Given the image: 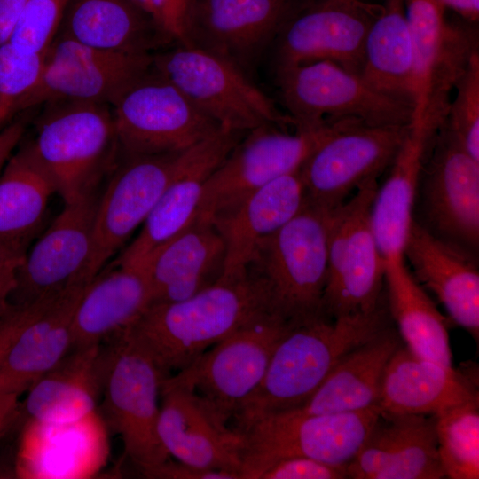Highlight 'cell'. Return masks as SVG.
<instances>
[{
	"instance_id": "1",
	"label": "cell",
	"mask_w": 479,
	"mask_h": 479,
	"mask_svg": "<svg viewBox=\"0 0 479 479\" xmlns=\"http://www.w3.org/2000/svg\"><path fill=\"white\" fill-rule=\"evenodd\" d=\"M270 311L260 283L247 271L181 301L151 303L128 327L165 377Z\"/></svg>"
},
{
	"instance_id": "2",
	"label": "cell",
	"mask_w": 479,
	"mask_h": 479,
	"mask_svg": "<svg viewBox=\"0 0 479 479\" xmlns=\"http://www.w3.org/2000/svg\"><path fill=\"white\" fill-rule=\"evenodd\" d=\"M393 323L385 296L369 312L291 327L273 350L258 387L234 416L235 428L240 431L264 415L301 406L348 353Z\"/></svg>"
},
{
	"instance_id": "3",
	"label": "cell",
	"mask_w": 479,
	"mask_h": 479,
	"mask_svg": "<svg viewBox=\"0 0 479 479\" xmlns=\"http://www.w3.org/2000/svg\"><path fill=\"white\" fill-rule=\"evenodd\" d=\"M327 222L328 212L305 204L256 245L246 266L262 286L271 313L291 326L327 318Z\"/></svg>"
},
{
	"instance_id": "4",
	"label": "cell",
	"mask_w": 479,
	"mask_h": 479,
	"mask_svg": "<svg viewBox=\"0 0 479 479\" xmlns=\"http://www.w3.org/2000/svg\"><path fill=\"white\" fill-rule=\"evenodd\" d=\"M27 144L64 203L98 192L121 152L109 105L59 100L46 103Z\"/></svg>"
},
{
	"instance_id": "5",
	"label": "cell",
	"mask_w": 479,
	"mask_h": 479,
	"mask_svg": "<svg viewBox=\"0 0 479 479\" xmlns=\"http://www.w3.org/2000/svg\"><path fill=\"white\" fill-rule=\"evenodd\" d=\"M153 68L223 129L247 132L272 124L294 127L292 118L232 61L193 44L153 54Z\"/></svg>"
},
{
	"instance_id": "6",
	"label": "cell",
	"mask_w": 479,
	"mask_h": 479,
	"mask_svg": "<svg viewBox=\"0 0 479 479\" xmlns=\"http://www.w3.org/2000/svg\"><path fill=\"white\" fill-rule=\"evenodd\" d=\"M378 405L344 413L308 414L287 410L264 415L241 432V479H257L274 462L309 457L346 466L357 455L375 424Z\"/></svg>"
},
{
	"instance_id": "7",
	"label": "cell",
	"mask_w": 479,
	"mask_h": 479,
	"mask_svg": "<svg viewBox=\"0 0 479 479\" xmlns=\"http://www.w3.org/2000/svg\"><path fill=\"white\" fill-rule=\"evenodd\" d=\"M378 187L370 181L328 212L324 312L329 319L372 311L386 295V262L371 221Z\"/></svg>"
},
{
	"instance_id": "8",
	"label": "cell",
	"mask_w": 479,
	"mask_h": 479,
	"mask_svg": "<svg viewBox=\"0 0 479 479\" xmlns=\"http://www.w3.org/2000/svg\"><path fill=\"white\" fill-rule=\"evenodd\" d=\"M342 120L294 132L272 124L246 132L207 179L196 218L211 221L273 180L300 169Z\"/></svg>"
},
{
	"instance_id": "9",
	"label": "cell",
	"mask_w": 479,
	"mask_h": 479,
	"mask_svg": "<svg viewBox=\"0 0 479 479\" xmlns=\"http://www.w3.org/2000/svg\"><path fill=\"white\" fill-rule=\"evenodd\" d=\"M412 220L434 236L478 255L479 161L444 120L422 164Z\"/></svg>"
},
{
	"instance_id": "10",
	"label": "cell",
	"mask_w": 479,
	"mask_h": 479,
	"mask_svg": "<svg viewBox=\"0 0 479 479\" xmlns=\"http://www.w3.org/2000/svg\"><path fill=\"white\" fill-rule=\"evenodd\" d=\"M111 106L125 156L181 153L223 129L153 66Z\"/></svg>"
},
{
	"instance_id": "11",
	"label": "cell",
	"mask_w": 479,
	"mask_h": 479,
	"mask_svg": "<svg viewBox=\"0 0 479 479\" xmlns=\"http://www.w3.org/2000/svg\"><path fill=\"white\" fill-rule=\"evenodd\" d=\"M279 94L294 129L327 120L357 119L372 125H409L413 108L389 97L337 64L321 60L275 68Z\"/></svg>"
},
{
	"instance_id": "12",
	"label": "cell",
	"mask_w": 479,
	"mask_h": 479,
	"mask_svg": "<svg viewBox=\"0 0 479 479\" xmlns=\"http://www.w3.org/2000/svg\"><path fill=\"white\" fill-rule=\"evenodd\" d=\"M409 125L342 120L300 169L305 204L329 212L377 180L392 164Z\"/></svg>"
},
{
	"instance_id": "13",
	"label": "cell",
	"mask_w": 479,
	"mask_h": 479,
	"mask_svg": "<svg viewBox=\"0 0 479 479\" xmlns=\"http://www.w3.org/2000/svg\"><path fill=\"white\" fill-rule=\"evenodd\" d=\"M164 377L128 328L114 334L103 419L121 436L125 455L145 476L170 459L158 435Z\"/></svg>"
},
{
	"instance_id": "14",
	"label": "cell",
	"mask_w": 479,
	"mask_h": 479,
	"mask_svg": "<svg viewBox=\"0 0 479 479\" xmlns=\"http://www.w3.org/2000/svg\"><path fill=\"white\" fill-rule=\"evenodd\" d=\"M291 327L277 317L267 315L239 329L185 368L164 379L193 390L229 421L258 387L273 350Z\"/></svg>"
},
{
	"instance_id": "15",
	"label": "cell",
	"mask_w": 479,
	"mask_h": 479,
	"mask_svg": "<svg viewBox=\"0 0 479 479\" xmlns=\"http://www.w3.org/2000/svg\"><path fill=\"white\" fill-rule=\"evenodd\" d=\"M184 152L123 155L117 163L95 213L92 246L84 271L88 284L143 224L177 175Z\"/></svg>"
},
{
	"instance_id": "16",
	"label": "cell",
	"mask_w": 479,
	"mask_h": 479,
	"mask_svg": "<svg viewBox=\"0 0 479 479\" xmlns=\"http://www.w3.org/2000/svg\"><path fill=\"white\" fill-rule=\"evenodd\" d=\"M415 56V102L412 120L441 123L449 95L478 51L477 33L445 18L440 0H404Z\"/></svg>"
},
{
	"instance_id": "17",
	"label": "cell",
	"mask_w": 479,
	"mask_h": 479,
	"mask_svg": "<svg viewBox=\"0 0 479 479\" xmlns=\"http://www.w3.org/2000/svg\"><path fill=\"white\" fill-rule=\"evenodd\" d=\"M381 4L361 0H312L283 27L275 68L328 60L360 75L369 28Z\"/></svg>"
},
{
	"instance_id": "18",
	"label": "cell",
	"mask_w": 479,
	"mask_h": 479,
	"mask_svg": "<svg viewBox=\"0 0 479 479\" xmlns=\"http://www.w3.org/2000/svg\"><path fill=\"white\" fill-rule=\"evenodd\" d=\"M153 54L93 48L56 35L45 53L35 88L18 110L70 100L112 105L122 90L152 67Z\"/></svg>"
},
{
	"instance_id": "19",
	"label": "cell",
	"mask_w": 479,
	"mask_h": 479,
	"mask_svg": "<svg viewBox=\"0 0 479 479\" xmlns=\"http://www.w3.org/2000/svg\"><path fill=\"white\" fill-rule=\"evenodd\" d=\"M312 0H196L189 44L252 74L286 24Z\"/></svg>"
},
{
	"instance_id": "20",
	"label": "cell",
	"mask_w": 479,
	"mask_h": 479,
	"mask_svg": "<svg viewBox=\"0 0 479 479\" xmlns=\"http://www.w3.org/2000/svg\"><path fill=\"white\" fill-rule=\"evenodd\" d=\"M98 192L64 203V208L34 244L16 271L10 303L25 305L58 294L84 280Z\"/></svg>"
},
{
	"instance_id": "21",
	"label": "cell",
	"mask_w": 479,
	"mask_h": 479,
	"mask_svg": "<svg viewBox=\"0 0 479 479\" xmlns=\"http://www.w3.org/2000/svg\"><path fill=\"white\" fill-rule=\"evenodd\" d=\"M161 398L158 435L168 454L196 467L236 473L241 479L243 434L231 428L193 390L164 378Z\"/></svg>"
},
{
	"instance_id": "22",
	"label": "cell",
	"mask_w": 479,
	"mask_h": 479,
	"mask_svg": "<svg viewBox=\"0 0 479 479\" xmlns=\"http://www.w3.org/2000/svg\"><path fill=\"white\" fill-rule=\"evenodd\" d=\"M245 132L222 129L187 149L179 169L169 184L134 240L113 263L142 265L195 218L204 185Z\"/></svg>"
},
{
	"instance_id": "23",
	"label": "cell",
	"mask_w": 479,
	"mask_h": 479,
	"mask_svg": "<svg viewBox=\"0 0 479 479\" xmlns=\"http://www.w3.org/2000/svg\"><path fill=\"white\" fill-rule=\"evenodd\" d=\"M108 455L107 425L98 411L66 422L27 419L16 470L21 478H90L103 468Z\"/></svg>"
},
{
	"instance_id": "24",
	"label": "cell",
	"mask_w": 479,
	"mask_h": 479,
	"mask_svg": "<svg viewBox=\"0 0 479 479\" xmlns=\"http://www.w3.org/2000/svg\"><path fill=\"white\" fill-rule=\"evenodd\" d=\"M352 479H442L434 415L381 411L364 444L347 465Z\"/></svg>"
},
{
	"instance_id": "25",
	"label": "cell",
	"mask_w": 479,
	"mask_h": 479,
	"mask_svg": "<svg viewBox=\"0 0 479 479\" xmlns=\"http://www.w3.org/2000/svg\"><path fill=\"white\" fill-rule=\"evenodd\" d=\"M103 342L74 348L28 389L22 404L27 419L66 422L97 411L114 352V335Z\"/></svg>"
},
{
	"instance_id": "26",
	"label": "cell",
	"mask_w": 479,
	"mask_h": 479,
	"mask_svg": "<svg viewBox=\"0 0 479 479\" xmlns=\"http://www.w3.org/2000/svg\"><path fill=\"white\" fill-rule=\"evenodd\" d=\"M420 283L435 294L451 319L479 337L477 255L444 241L412 221L403 250Z\"/></svg>"
},
{
	"instance_id": "27",
	"label": "cell",
	"mask_w": 479,
	"mask_h": 479,
	"mask_svg": "<svg viewBox=\"0 0 479 479\" xmlns=\"http://www.w3.org/2000/svg\"><path fill=\"white\" fill-rule=\"evenodd\" d=\"M225 261V244L216 226L195 218L142 264L151 303L181 301L212 286L223 277Z\"/></svg>"
},
{
	"instance_id": "28",
	"label": "cell",
	"mask_w": 479,
	"mask_h": 479,
	"mask_svg": "<svg viewBox=\"0 0 479 479\" xmlns=\"http://www.w3.org/2000/svg\"><path fill=\"white\" fill-rule=\"evenodd\" d=\"M477 399L467 376L400 344L386 365L378 406L396 414L436 415Z\"/></svg>"
},
{
	"instance_id": "29",
	"label": "cell",
	"mask_w": 479,
	"mask_h": 479,
	"mask_svg": "<svg viewBox=\"0 0 479 479\" xmlns=\"http://www.w3.org/2000/svg\"><path fill=\"white\" fill-rule=\"evenodd\" d=\"M87 285L75 284L48 299L22 328L0 365V393L27 391L69 351L74 313Z\"/></svg>"
},
{
	"instance_id": "30",
	"label": "cell",
	"mask_w": 479,
	"mask_h": 479,
	"mask_svg": "<svg viewBox=\"0 0 479 479\" xmlns=\"http://www.w3.org/2000/svg\"><path fill=\"white\" fill-rule=\"evenodd\" d=\"M150 303L145 266L112 263L87 285L76 305L71 349L101 342L125 330Z\"/></svg>"
},
{
	"instance_id": "31",
	"label": "cell",
	"mask_w": 479,
	"mask_h": 479,
	"mask_svg": "<svg viewBox=\"0 0 479 479\" xmlns=\"http://www.w3.org/2000/svg\"><path fill=\"white\" fill-rule=\"evenodd\" d=\"M56 35L130 54L151 55L173 43L131 0H69Z\"/></svg>"
},
{
	"instance_id": "32",
	"label": "cell",
	"mask_w": 479,
	"mask_h": 479,
	"mask_svg": "<svg viewBox=\"0 0 479 479\" xmlns=\"http://www.w3.org/2000/svg\"><path fill=\"white\" fill-rule=\"evenodd\" d=\"M304 206V187L298 169L273 180L231 211L211 220L226 248L222 278L244 272L256 245L291 220Z\"/></svg>"
},
{
	"instance_id": "33",
	"label": "cell",
	"mask_w": 479,
	"mask_h": 479,
	"mask_svg": "<svg viewBox=\"0 0 479 479\" xmlns=\"http://www.w3.org/2000/svg\"><path fill=\"white\" fill-rule=\"evenodd\" d=\"M439 125L412 120L389 174L373 200L371 221L385 262L403 258L412 221L416 188L429 144Z\"/></svg>"
},
{
	"instance_id": "34",
	"label": "cell",
	"mask_w": 479,
	"mask_h": 479,
	"mask_svg": "<svg viewBox=\"0 0 479 479\" xmlns=\"http://www.w3.org/2000/svg\"><path fill=\"white\" fill-rule=\"evenodd\" d=\"M400 339L393 323L348 353L310 398L294 410L308 414H334L378 405L383 373L401 344Z\"/></svg>"
},
{
	"instance_id": "35",
	"label": "cell",
	"mask_w": 479,
	"mask_h": 479,
	"mask_svg": "<svg viewBox=\"0 0 479 479\" xmlns=\"http://www.w3.org/2000/svg\"><path fill=\"white\" fill-rule=\"evenodd\" d=\"M360 76L376 90L415 102V56L404 0H384L367 33Z\"/></svg>"
},
{
	"instance_id": "36",
	"label": "cell",
	"mask_w": 479,
	"mask_h": 479,
	"mask_svg": "<svg viewBox=\"0 0 479 479\" xmlns=\"http://www.w3.org/2000/svg\"><path fill=\"white\" fill-rule=\"evenodd\" d=\"M389 310L405 346L421 357L452 366L447 320L407 270L404 258L386 262Z\"/></svg>"
},
{
	"instance_id": "37",
	"label": "cell",
	"mask_w": 479,
	"mask_h": 479,
	"mask_svg": "<svg viewBox=\"0 0 479 479\" xmlns=\"http://www.w3.org/2000/svg\"><path fill=\"white\" fill-rule=\"evenodd\" d=\"M54 192L27 145L11 155L0 175V240L26 251Z\"/></svg>"
},
{
	"instance_id": "38",
	"label": "cell",
	"mask_w": 479,
	"mask_h": 479,
	"mask_svg": "<svg viewBox=\"0 0 479 479\" xmlns=\"http://www.w3.org/2000/svg\"><path fill=\"white\" fill-rule=\"evenodd\" d=\"M435 416L438 454L445 476L479 478V399Z\"/></svg>"
},
{
	"instance_id": "39",
	"label": "cell",
	"mask_w": 479,
	"mask_h": 479,
	"mask_svg": "<svg viewBox=\"0 0 479 479\" xmlns=\"http://www.w3.org/2000/svg\"><path fill=\"white\" fill-rule=\"evenodd\" d=\"M456 96L444 122L468 153L479 161V51H475L457 81Z\"/></svg>"
},
{
	"instance_id": "40",
	"label": "cell",
	"mask_w": 479,
	"mask_h": 479,
	"mask_svg": "<svg viewBox=\"0 0 479 479\" xmlns=\"http://www.w3.org/2000/svg\"><path fill=\"white\" fill-rule=\"evenodd\" d=\"M45 53L22 52L10 42L0 45V105L12 114L37 85Z\"/></svg>"
},
{
	"instance_id": "41",
	"label": "cell",
	"mask_w": 479,
	"mask_h": 479,
	"mask_svg": "<svg viewBox=\"0 0 479 479\" xmlns=\"http://www.w3.org/2000/svg\"><path fill=\"white\" fill-rule=\"evenodd\" d=\"M69 0H27L10 39L19 51L45 53Z\"/></svg>"
},
{
	"instance_id": "42",
	"label": "cell",
	"mask_w": 479,
	"mask_h": 479,
	"mask_svg": "<svg viewBox=\"0 0 479 479\" xmlns=\"http://www.w3.org/2000/svg\"><path fill=\"white\" fill-rule=\"evenodd\" d=\"M347 467L309 457L279 459L263 469L257 479H345Z\"/></svg>"
},
{
	"instance_id": "43",
	"label": "cell",
	"mask_w": 479,
	"mask_h": 479,
	"mask_svg": "<svg viewBox=\"0 0 479 479\" xmlns=\"http://www.w3.org/2000/svg\"><path fill=\"white\" fill-rule=\"evenodd\" d=\"M153 20L174 44H189L196 0H150Z\"/></svg>"
},
{
	"instance_id": "44",
	"label": "cell",
	"mask_w": 479,
	"mask_h": 479,
	"mask_svg": "<svg viewBox=\"0 0 479 479\" xmlns=\"http://www.w3.org/2000/svg\"><path fill=\"white\" fill-rule=\"evenodd\" d=\"M50 298L25 305L10 303L7 310L0 317V365L22 328Z\"/></svg>"
},
{
	"instance_id": "45",
	"label": "cell",
	"mask_w": 479,
	"mask_h": 479,
	"mask_svg": "<svg viewBox=\"0 0 479 479\" xmlns=\"http://www.w3.org/2000/svg\"><path fill=\"white\" fill-rule=\"evenodd\" d=\"M145 477L161 479H240L233 472L196 467L170 459L150 471Z\"/></svg>"
},
{
	"instance_id": "46",
	"label": "cell",
	"mask_w": 479,
	"mask_h": 479,
	"mask_svg": "<svg viewBox=\"0 0 479 479\" xmlns=\"http://www.w3.org/2000/svg\"><path fill=\"white\" fill-rule=\"evenodd\" d=\"M20 396L17 393H0V439L24 417Z\"/></svg>"
},
{
	"instance_id": "47",
	"label": "cell",
	"mask_w": 479,
	"mask_h": 479,
	"mask_svg": "<svg viewBox=\"0 0 479 479\" xmlns=\"http://www.w3.org/2000/svg\"><path fill=\"white\" fill-rule=\"evenodd\" d=\"M27 0H0V45L10 41Z\"/></svg>"
},
{
	"instance_id": "48",
	"label": "cell",
	"mask_w": 479,
	"mask_h": 479,
	"mask_svg": "<svg viewBox=\"0 0 479 479\" xmlns=\"http://www.w3.org/2000/svg\"><path fill=\"white\" fill-rule=\"evenodd\" d=\"M24 132L25 125L22 122H14L0 130V172L22 138Z\"/></svg>"
},
{
	"instance_id": "49",
	"label": "cell",
	"mask_w": 479,
	"mask_h": 479,
	"mask_svg": "<svg viewBox=\"0 0 479 479\" xmlns=\"http://www.w3.org/2000/svg\"><path fill=\"white\" fill-rule=\"evenodd\" d=\"M21 261L0 266V317L10 305V297L16 286V271Z\"/></svg>"
},
{
	"instance_id": "50",
	"label": "cell",
	"mask_w": 479,
	"mask_h": 479,
	"mask_svg": "<svg viewBox=\"0 0 479 479\" xmlns=\"http://www.w3.org/2000/svg\"><path fill=\"white\" fill-rule=\"evenodd\" d=\"M444 6L459 14L468 23L479 20V0H440Z\"/></svg>"
},
{
	"instance_id": "51",
	"label": "cell",
	"mask_w": 479,
	"mask_h": 479,
	"mask_svg": "<svg viewBox=\"0 0 479 479\" xmlns=\"http://www.w3.org/2000/svg\"><path fill=\"white\" fill-rule=\"evenodd\" d=\"M26 251L0 240V266L13 263L20 262Z\"/></svg>"
},
{
	"instance_id": "52",
	"label": "cell",
	"mask_w": 479,
	"mask_h": 479,
	"mask_svg": "<svg viewBox=\"0 0 479 479\" xmlns=\"http://www.w3.org/2000/svg\"><path fill=\"white\" fill-rule=\"evenodd\" d=\"M131 1L133 3H135L137 6L142 8L145 12H146L153 19V8H152V4H151L150 0H131Z\"/></svg>"
},
{
	"instance_id": "53",
	"label": "cell",
	"mask_w": 479,
	"mask_h": 479,
	"mask_svg": "<svg viewBox=\"0 0 479 479\" xmlns=\"http://www.w3.org/2000/svg\"><path fill=\"white\" fill-rule=\"evenodd\" d=\"M12 115V113L9 109L0 105V130L3 128L4 123Z\"/></svg>"
}]
</instances>
